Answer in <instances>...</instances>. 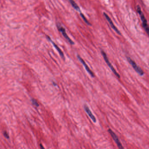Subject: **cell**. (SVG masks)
Masks as SVG:
<instances>
[{
    "label": "cell",
    "instance_id": "cell-14",
    "mask_svg": "<svg viewBox=\"0 0 149 149\" xmlns=\"http://www.w3.org/2000/svg\"><path fill=\"white\" fill-rule=\"evenodd\" d=\"M40 147L41 148V149H45L44 148V147L43 146H42V144H40Z\"/></svg>",
    "mask_w": 149,
    "mask_h": 149
},
{
    "label": "cell",
    "instance_id": "cell-1",
    "mask_svg": "<svg viewBox=\"0 0 149 149\" xmlns=\"http://www.w3.org/2000/svg\"><path fill=\"white\" fill-rule=\"evenodd\" d=\"M137 11L138 14L140 15V19L142 21V25H143V27L144 28L145 30L146 31V32L149 36V26L148 25L147 20L146 19L144 15L141 11V8L139 5H137Z\"/></svg>",
    "mask_w": 149,
    "mask_h": 149
},
{
    "label": "cell",
    "instance_id": "cell-12",
    "mask_svg": "<svg viewBox=\"0 0 149 149\" xmlns=\"http://www.w3.org/2000/svg\"><path fill=\"white\" fill-rule=\"evenodd\" d=\"M31 102H32V104L35 106H36V107H38L39 106V104H38V102L36 101V99H33V98L31 99Z\"/></svg>",
    "mask_w": 149,
    "mask_h": 149
},
{
    "label": "cell",
    "instance_id": "cell-5",
    "mask_svg": "<svg viewBox=\"0 0 149 149\" xmlns=\"http://www.w3.org/2000/svg\"><path fill=\"white\" fill-rule=\"evenodd\" d=\"M57 28H58V30H59V31H60V32H61V33L63 35V36H64L65 38L68 41V42L70 44H71V45L74 44V42L70 38L69 36H68V35L66 33V30L65 29V28L63 27H62V26H61L60 24H57Z\"/></svg>",
    "mask_w": 149,
    "mask_h": 149
},
{
    "label": "cell",
    "instance_id": "cell-13",
    "mask_svg": "<svg viewBox=\"0 0 149 149\" xmlns=\"http://www.w3.org/2000/svg\"><path fill=\"white\" fill-rule=\"evenodd\" d=\"M3 135L4 136L5 138H7V139H9V135H8V133H7V132H6V131H4V132H3Z\"/></svg>",
    "mask_w": 149,
    "mask_h": 149
},
{
    "label": "cell",
    "instance_id": "cell-10",
    "mask_svg": "<svg viewBox=\"0 0 149 149\" xmlns=\"http://www.w3.org/2000/svg\"><path fill=\"white\" fill-rule=\"evenodd\" d=\"M70 3H71L72 6L74 8H75L77 11H80V9L79 7L78 6V5H77V4L75 2H74V1H72V0H70Z\"/></svg>",
    "mask_w": 149,
    "mask_h": 149
},
{
    "label": "cell",
    "instance_id": "cell-8",
    "mask_svg": "<svg viewBox=\"0 0 149 149\" xmlns=\"http://www.w3.org/2000/svg\"><path fill=\"white\" fill-rule=\"evenodd\" d=\"M77 58H78L79 60H80V61L82 63V64L84 65V66L85 67V68L86 69V71L88 72V73L90 74V75L92 77H94V74L92 71L90 70V69L88 67V66L87 65L86 63L85 62V61L79 55L77 56Z\"/></svg>",
    "mask_w": 149,
    "mask_h": 149
},
{
    "label": "cell",
    "instance_id": "cell-4",
    "mask_svg": "<svg viewBox=\"0 0 149 149\" xmlns=\"http://www.w3.org/2000/svg\"><path fill=\"white\" fill-rule=\"evenodd\" d=\"M108 132L110 134L112 138H113V140L115 141V143L117 144V146H118V148L119 149H125L123 146H122V143L119 140V139L116 135V134H115L114 132H113L111 129H109L108 130Z\"/></svg>",
    "mask_w": 149,
    "mask_h": 149
},
{
    "label": "cell",
    "instance_id": "cell-3",
    "mask_svg": "<svg viewBox=\"0 0 149 149\" xmlns=\"http://www.w3.org/2000/svg\"><path fill=\"white\" fill-rule=\"evenodd\" d=\"M127 60L128 61L130 65L132 66L133 68L134 69V70L136 71V72L140 76H143L144 74V72H143V71L142 70L141 68H140L139 66H138L137 65L135 61H134L131 58L129 57H127Z\"/></svg>",
    "mask_w": 149,
    "mask_h": 149
},
{
    "label": "cell",
    "instance_id": "cell-9",
    "mask_svg": "<svg viewBox=\"0 0 149 149\" xmlns=\"http://www.w3.org/2000/svg\"><path fill=\"white\" fill-rule=\"evenodd\" d=\"M46 37H47V39H48L49 40V41H50L51 42H52V44H53V45H54V47H55V48L56 49L57 51H58V53H59V54H60V56H61V57L63 58V59H64V54H63V52L62 51V50L60 49V48L58 47V46L57 45V44H56V43H55L54 42H53V41H52V40L51 39H50V37H49V36H47Z\"/></svg>",
    "mask_w": 149,
    "mask_h": 149
},
{
    "label": "cell",
    "instance_id": "cell-6",
    "mask_svg": "<svg viewBox=\"0 0 149 149\" xmlns=\"http://www.w3.org/2000/svg\"><path fill=\"white\" fill-rule=\"evenodd\" d=\"M104 15L105 17V19H107V20L108 21L109 23L110 24V26H111L112 28L115 30L116 33L118 34L119 35H121V33L120 31H119V30L118 29V28H116V26L114 25V24L113 23V22L111 20V19H110V18L108 16V15L105 12H104Z\"/></svg>",
    "mask_w": 149,
    "mask_h": 149
},
{
    "label": "cell",
    "instance_id": "cell-7",
    "mask_svg": "<svg viewBox=\"0 0 149 149\" xmlns=\"http://www.w3.org/2000/svg\"><path fill=\"white\" fill-rule=\"evenodd\" d=\"M84 107V109H85L86 112L87 113V114L88 115V116H89L90 118L91 119L93 122H96V119L95 117V116L93 114L91 111L90 110L89 107H88V106L87 105H85Z\"/></svg>",
    "mask_w": 149,
    "mask_h": 149
},
{
    "label": "cell",
    "instance_id": "cell-11",
    "mask_svg": "<svg viewBox=\"0 0 149 149\" xmlns=\"http://www.w3.org/2000/svg\"><path fill=\"white\" fill-rule=\"evenodd\" d=\"M80 16H81V17L82 18V19H83L85 21V22H86L87 24H88V25H91V24L89 22H88V20L86 19V18H85V16L82 13H80Z\"/></svg>",
    "mask_w": 149,
    "mask_h": 149
},
{
    "label": "cell",
    "instance_id": "cell-2",
    "mask_svg": "<svg viewBox=\"0 0 149 149\" xmlns=\"http://www.w3.org/2000/svg\"><path fill=\"white\" fill-rule=\"evenodd\" d=\"M101 53H102V56L103 57L104 60H105V62L107 63V64L109 67V68H110V69L111 70V71H112V72L114 74H115V75L116 76V77H118V78H120V76L119 74H118L117 72L116 71V70L114 68L113 66L111 65V63H110V61L108 60V58L107 57V55H106V54L105 52V51H103V50H101Z\"/></svg>",
    "mask_w": 149,
    "mask_h": 149
}]
</instances>
